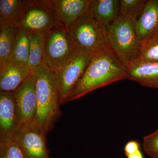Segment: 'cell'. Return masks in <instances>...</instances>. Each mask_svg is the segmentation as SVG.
Segmentation results:
<instances>
[{"label": "cell", "mask_w": 158, "mask_h": 158, "mask_svg": "<svg viewBox=\"0 0 158 158\" xmlns=\"http://www.w3.org/2000/svg\"><path fill=\"white\" fill-rule=\"evenodd\" d=\"M128 79L127 66L109 47L94 56L69 102L112 83Z\"/></svg>", "instance_id": "obj_1"}, {"label": "cell", "mask_w": 158, "mask_h": 158, "mask_svg": "<svg viewBox=\"0 0 158 158\" xmlns=\"http://www.w3.org/2000/svg\"><path fill=\"white\" fill-rule=\"evenodd\" d=\"M37 112L35 121L46 135L62 116L56 75L45 64L34 69Z\"/></svg>", "instance_id": "obj_2"}, {"label": "cell", "mask_w": 158, "mask_h": 158, "mask_svg": "<svg viewBox=\"0 0 158 158\" xmlns=\"http://www.w3.org/2000/svg\"><path fill=\"white\" fill-rule=\"evenodd\" d=\"M137 22L136 19L121 15L106 31L109 45L126 66L140 56L141 41L136 30Z\"/></svg>", "instance_id": "obj_3"}, {"label": "cell", "mask_w": 158, "mask_h": 158, "mask_svg": "<svg viewBox=\"0 0 158 158\" xmlns=\"http://www.w3.org/2000/svg\"><path fill=\"white\" fill-rule=\"evenodd\" d=\"M76 48L96 55L110 47L107 31L90 11L69 28Z\"/></svg>", "instance_id": "obj_4"}, {"label": "cell", "mask_w": 158, "mask_h": 158, "mask_svg": "<svg viewBox=\"0 0 158 158\" xmlns=\"http://www.w3.org/2000/svg\"><path fill=\"white\" fill-rule=\"evenodd\" d=\"M44 61L55 74L76 51L68 29L59 24L44 34Z\"/></svg>", "instance_id": "obj_5"}, {"label": "cell", "mask_w": 158, "mask_h": 158, "mask_svg": "<svg viewBox=\"0 0 158 158\" xmlns=\"http://www.w3.org/2000/svg\"><path fill=\"white\" fill-rule=\"evenodd\" d=\"M94 56L77 48L72 56L55 74L61 105L69 102Z\"/></svg>", "instance_id": "obj_6"}, {"label": "cell", "mask_w": 158, "mask_h": 158, "mask_svg": "<svg viewBox=\"0 0 158 158\" xmlns=\"http://www.w3.org/2000/svg\"><path fill=\"white\" fill-rule=\"evenodd\" d=\"M56 24L49 0L25 1L19 28L30 33H44Z\"/></svg>", "instance_id": "obj_7"}, {"label": "cell", "mask_w": 158, "mask_h": 158, "mask_svg": "<svg viewBox=\"0 0 158 158\" xmlns=\"http://www.w3.org/2000/svg\"><path fill=\"white\" fill-rule=\"evenodd\" d=\"M46 136L42 127L34 120L20 125L14 140L26 158H50Z\"/></svg>", "instance_id": "obj_8"}, {"label": "cell", "mask_w": 158, "mask_h": 158, "mask_svg": "<svg viewBox=\"0 0 158 158\" xmlns=\"http://www.w3.org/2000/svg\"><path fill=\"white\" fill-rule=\"evenodd\" d=\"M15 92L18 119L20 125L34 121L37 112L34 69Z\"/></svg>", "instance_id": "obj_9"}, {"label": "cell", "mask_w": 158, "mask_h": 158, "mask_svg": "<svg viewBox=\"0 0 158 158\" xmlns=\"http://www.w3.org/2000/svg\"><path fill=\"white\" fill-rule=\"evenodd\" d=\"M56 22L66 28L90 11L91 0H49Z\"/></svg>", "instance_id": "obj_10"}, {"label": "cell", "mask_w": 158, "mask_h": 158, "mask_svg": "<svg viewBox=\"0 0 158 158\" xmlns=\"http://www.w3.org/2000/svg\"><path fill=\"white\" fill-rule=\"evenodd\" d=\"M20 126L14 91H0V141L14 140Z\"/></svg>", "instance_id": "obj_11"}, {"label": "cell", "mask_w": 158, "mask_h": 158, "mask_svg": "<svg viewBox=\"0 0 158 158\" xmlns=\"http://www.w3.org/2000/svg\"><path fill=\"white\" fill-rule=\"evenodd\" d=\"M31 69L27 65L10 62L0 67V91L13 92L27 78Z\"/></svg>", "instance_id": "obj_12"}, {"label": "cell", "mask_w": 158, "mask_h": 158, "mask_svg": "<svg viewBox=\"0 0 158 158\" xmlns=\"http://www.w3.org/2000/svg\"><path fill=\"white\" fill-rule=\"evenodd\" d=\"M127 67L128 79L144 87L158 88V62L137 60Z\"/></svg>", "instance_id": "obj_13"}, {"label": "cell", "mask_w": 158, "mask_h": 158, "mask_svg": "<svg viewBox=\"0 0 158 158\" xmlns=\"http://www.w3.org/2000/svg\"><path fill=\"white\" fill-rule=\"evenodd\" d=\"M136 30L141 42L158 32V0L147 1L143 12L137 19Z\"/></svg>", "instance_id": "obj_14"}, {"label": "cell", "mask_w": 158, "mask_h": 158, "mask_svg": "<svg viewBox=\"0 0 158 158\" xmlns=\"http://www.w3.org/2000/svg\"><path fill=\"white\" fill-rule=\"evenodd\" d=\"M90 12L107 31L121 16L119 0H91Z\"/></svg>", "instance_id": "obj_15"}, {"label": "cell", "mask_w": 158, "mask_h": 158, "mask_svg": "<svg viewBox=\"0 0 158 158\" xmlns=\"http://www.w3.org/2000/svg\"><path fill=\"white\" fill-rule=\"evenodd\" d=\"M0 67L11 62L18 29L0 19Z\"/></svg>", "instance_id": "obj_16"}, {"label": "cell", "mask_w": 158, "mask_h": 158, "mask_svg": "<svg viewBox=\"0 0 158 158\" xmlns=\"http://www.w3.org/2000/svg\"><path fill=\"white\" fill-rule=\"evenodd\" d=\"M25 1L0 0V19L8 25L19 28Z\"/></svg>", "instance_id": "obj_17"}, {"label": "cell", "mask_w": 158, "mask_h": 158, "mask_svg": "<svg viewBox=\"0 0 158 158\" xmlns=\"http://www.w3.org/2000/svg\"><path fill=\"white\" fill-rule=\"evenodd\" d=\"M30 32L18 29L11 62L27 65L30 53Z\"/></svg>", "instance_id": "obj_18"}, {"label": "cell", "mask_w": 158, "mask_h": 158, "mask_svg": "<svg viewBox=\"0 0 158 158\" xmlns=\"http://www.w3.org/2000/svg\"><path fill=\"white\" fill-rule=\"evenodd\" d=\"M30 53L27 65L31 69L45 64L44 47V34L30 33Z\"/></svg>", "instance_id": "obj_19"}, {"label": "cell", "mask_w": 158, "mask_h": 158, "mask_svg": "<svg viewBox=\"0 0 158 158\" xmlns=\"http://www.w3.org/2000/svg\"><path fill=\"white\" fill-rule=\"evenodd\" d=\"M137 60L143 62H158V32L141 42L140 56Z\"/></svg>", "instance_id": "obj_20"}, {"label": "cell", "mask_w": 158, "mask_h": 158, "mask_svg": "<svg viewBox=\"0 0 158 158\" xmlns=\"http://www.w3.org/2000/svg\"><path fill=\"white\" fill-rule=\"evenodd\" d=\"M146 2V0H120V15L123 17L137 19L143 12Z\"/></svg>", "instance_id": "obj_21"}, {"label": "cell", "mask_w": 158, "mask_h": 158, "mask_svg": "<svg viewBox=\"0 0 158 158\" xmlns=\"http://www.w3.org/2000/svg\"><path fill=\"white\" fill-rule=\"evenodd\" d=\"M0 158H26L14 140L0 141Z\"/></svg>", "instance_id": "obj_22"}, {"label": "cell", "mask_w": 158, "mask_h": 158, "mask_svg": "<svg viewBox=\"0 0 158 158\" xmlns=\"http://www.w3.org/2000/svg\"><path fill=\"white\" fill-rule=\"evenodd\" d=\"M142 146L144 152L151 158H158V129L143 137Z\"/></svg>", "instance_id": "obj_23"}, {"label": "cell", "mask_w": 158, "mask_h": 158, "mask_svg": "<svg viewBox=\"0 0 158 158\" xmlns=\"http://www.w3.org/2000/svg\"><path fill=\"white\" fill-rule=\"evenodd\" d=\"M140 150H141L140 143L135 140L128 141L124 147V153L126 156L132 154Z\"/></svg>", "instance_id": "obj_24"}, {"label": "cell", "mask_w": 158, "mask_h": 158, "mask_svg": "<svg viewBox=\"0 0 158 158\" xmlns=\"http://www.w3.org/2000/svg\"><path fill=\"white\" fill-rule=\"evenodd\" d=\"M127 158H144V155L141 152V150L136 152L132 154L127 156Z\"/></svg>", "instance_id": "obj_25"}]
</instances>
